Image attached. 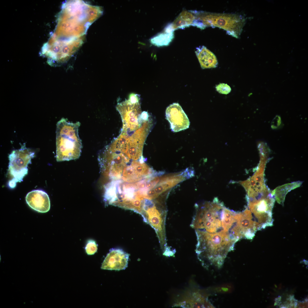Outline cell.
Wrapping results in <instances>:
<instances>
[{
	"label": "cell",
	"mask_w": 308,
	"mask_h": 308,
	"mask_svg": "<svg viewBox=\"0 0 308 308\" xmlns=\"http://www.w3.org/2000/svg\"><path fill=\"white\" fill-rule=\"evenodd\" d=\"M173 38V31L166 27L163 32L151 38V41L152 44L157 46H167Z\"/></svg>",
	"instance_id": "16"
},
{
	"label": "cell",
	"mask_w": 308,
	"mask_h": 308,
	"mask_svg": "<svg viewBox=\"0 0 308 308\" xmlns=\"http://www.w3.org/2000/svg\"><path fill=\"white\" fill-rule=\"evenodd\" d=\"M216 90L219 93L227 94L230 93L231 89L230 87L227 84L220 83L216 86Z\"/></svg>",
	"instance_id": "18"
},
{
	"label": "cell",
	"mask_w": 308,
	"mask_h": 308,
	"mask_svg": "<svg viewBox=\"0 0 308 308\" xmlns=\"http://www.w3.org/2000/svg\"><path fill=\"white\" fill-rule=\"evenodd\" d=\"M102 7L81 0H71L63 4L53 37L61 39L83 38L90 25L102 14Z\"/></svg>",
	"instance_id": "2"
},
{
	"label": "cell",
	"mask_w": 308,
	"mask_h": 308,
	"mask_svg": "<svg viewBox=\"0 0 308 308\" xmlns=\"http://www.w3.org/2000/svg\"><path fill=\"white\" fill-rule=\"evenodd\" d=\"M79 121L70 122L62 118L57 123L56 131V161H68L78 159L82 148L78 135Z\"/></svg>",
	"instance_id": "3"
},
{
	"label": "cell",
	"mask_w": 308,
	"mask_h": 308,
	"mask_svg": "<svg viewBox=\"0 0 308 308\" xmlns=\"http://www.w3.org/2000/svg\"><path fill=\"white\" fill-rule=\"evenodd\" d=\"M236 212L221 204L205 210L196 224L197 245L212 260L225 259L241 239Z\"/></svg>",
	"instance_id": "1"
},
{
	"label": "cell",
	"mask_w": 308,
	"mask_h": 308,
	"mask_svg": "<svg viewBox=\"0 0 308 308\" xmlns=\"http://www.w3.org/2000/svg\"><path fill=\"white\" fill-rule=\"evenodd\" d=\"M195 16L193 10L183 11L173 22L168 26L173 31L178 29H183L193 25Z\"/></svg>",
	"instance_id": "15"
},
{
	"label": "cell",
	"mask_w": 308,
	"mask_h": 308,
	"mask_svg": "<svg viewBox=\"0 0 308 308\" xmlns=\"http://www.w3.org/2000/svg\"><path fill=\"white\" fill-rule=\"evenodd\" d=\"M129 254L119 248H112L107 254L102 264L103 270L119 271L127 267Z\"/></svg>",
	"instance_id": "12"
},
{
	"label": "cell",
	"mask_w": 308,
	"mask_h": 308,
	"mask_svg": "<svg viewBox=\"0 0 308 308\" xmlns=\"http://www.w3.org/2000/svg\"><path fill=\"white\" fill-rule=\"evenodd\" d=\"M27 203L33 210L40 213H46L50 208L49 197L42 190H33L29 192L25 197Z\"/></svg>",
	"instance_id": "13"
},
{
	"label": "cell",
	"mask_w": 308,
	"mask_h": 308,
	"mask_svg": "<svg viewBox=\"0 0 308 308\" xmlns=\"http://www.w3.org/2000/svg\"><path fill=\"white\" fill-rule=\"evenodd\" d=\"M116 109L121 115L123 121L121 131L128 135L140 127L145 121L140 116L141 110L139 102L132 104L128 100H126L118 104Z\"/></svg>",
	"instance_id": "7"
},
{
	"label": "cell",
	"mask_w": 308,
	"mask_h": 308,
	"mask_svg": "<svg viewBox=\"0 0 308 308\" xmlns=\"http://www.w3.org/2000/svg\"><path fill=\"white\" fill-rule=\"evenodd\" d=\"M98 249V245L95 241L93 240L88 241L86 246L85 250L86 252L88 255L94 254L96 252Z\"/></svg>",
	"instance_id": "17"
},
{
	"label": "cell",
	"mask_w": 308,
	"mask_h": 308,
	"mask_svg": "<svg viewBox=\"0 0 308 308\" xmlns=\"http://www.w3.org/2000/svg\"><path fill=\"white\" fill-rule=\"evenodd\" d=\"M35 157V153L26 147L25 143L21 148L13 150L9 155L8 174L10 178L8 185L12 189L18 182H21L27 174L28 166Z\"/></svg>",
	"instance_id": "6"
},
{
	"label": "cell",
	"mask_w": 308,
	"mask_h": 308,
	"mask_svg": "<svg viewBox=\"0 0 308 308\" xmlns=\"http://www.w3.org/2000/svg\"><path fill=\"white\" fill-rule=\"evenodd\" d=\"M83 43L82 38L72 40L51 38L42 48L40 56L47 58L50 65L58 66L69 59Z\"/></svg>",
	"instance_id": "5"
},
{
	"label": "cell",
	"mask_w": 308,
	"mask_h": 308,
	"mask_svg": "<svg viewBox=\"0 0 308 308\" xmlns=\"http://www.w3.org/2000/svg\"><path fill=\"white\" fill-rule=\"evenodd\" d=\"M196 56L203 69L215 68L218 61L214 54L204 46L196 48Z\"/></svg>",
	"instance_id": "14"
},
{
	"label": "cell",
	"mask_w": 308,
	"mask_h": 308,
	"mask_svg": "<svg viewBox=\"0 0 308 308\" xmlns=\"http://www.w3.org/2000/svg\"><path fill=\"white\" fill-rule=\"evenodd\" d=\"M140 159L131 162L123 170L120 180L127 183H134L155 174L156 172L144 162Z\"/></svg>",
	"instance_id": "8"
},
{
	"label": "cell",
	"mask_w": 308,
	"mask_h": 308,
	"mask_svg": "<svg viewBox=\"0 0 308 308\" xmlns=\"http://www.w3.org/2000/svg\"><path fill=\"white\" fill-rule=\"evenodd\" d=\"M165 113L166 119L169 122L173 131L177 132L189 127L188 118L178 103L170 105L167 108Z\"/></svg>",
	"instance_id": "10"
},
{
	"label": "cell",
	"mask_w": 308,
	"mask_h": 308,
	"mask_svg": "<svg viewBox=\"0 0 308 308\" xmlns=\"http://www.w3.org/2000/svg\"><path fill=\"white\" fill-rule=\"evenodd\" d=\"M128 100L131 103L135 104L139 102V97L137 94H131L130 95Z\"/></svg>",
	"instance_id": "19"
},
{
	"label": "cell",
	"mask_w": 308,
	"mask_h": 308,
	"mask_svg": "<svg viewBox=\"0 0 308 308\" xmlns=\"http://www.w3.org/2000/svg\"><path fill=\"white\" fill-rule=\"evenodd\" d=\"M208 295L199 289L190 290L177 300L174 306L185 308H212Z\"/></svg>",
	"instance_id": "9"
},
{
	"label": "cell",
	"mask_w": 308,
	"mask_h": 308,
	"mask_svg": "<svg viewBox=\"0 0 308 308\" xmlns=\"http://www.w3.org/2000/svg\"><path fill=\"white\" fill-rule=\"evenodd\" d=\"M195 16L193 26L203 29L208 27L223 29L228 35L238 38L244 19L236 13H218L193 11Z\"/></svg>",
	"instance_id": "4"
},
{
	"label": "cell",
	"mask_w": 308,
	"mask_h": 308,
	"mask_svg": "<svg viewBox=\"0 0 308 308\" xmlns=\"http://www.w3.org/2000/svg\"><path fill=\"white\" fill-rule=\"evenodd\" d=\"M146 121L143 125L129 136V149L126 155L131 161L139 160L143 157V148L145 135Z\"/></svg>",
	"instance_id": "11"
},
{
	"label": "cell",
	"mask_w": 308,
	"mask_h": 308,
	"mask_svg": "<svg viewBox=\"0 0 308 308\" xmlns=\"http://www.w3.org/2000/svg\"><path fill=\"white\" fill-rule=\"evenodd\" d=\"M140 116L141 119L145 121H147L149 117L148 113L145 111H144L141 113Z\"/></svg>",
	"instance_id": "20"
}]
</instances>
